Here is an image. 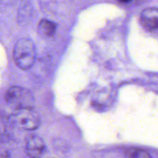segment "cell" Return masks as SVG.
Returning <instances> with one entry per match:
<instances>
[{
  "mask_svg": "<svg viewBox=\"0 0 158 158\" xmlns=\"http://www.w3.org/2000/svg\"><path fill=\"white\" fill-rule=\"evenodd\" d=\"M5 101L12 111L34 109L35 106V98L32 92L19 86H12L7 89Z\"/></svg>",
  "mask_w": 158,
  "mask_h": 158,
  "instance_id": "6da1fadb",
  "label": "cell"
},
{
  "mask_svg": "<svg viewBox=\"0 0 158 158\" xmlns=\"http://www.w3.org/2000/svg\"><path fill=\"white\" fill-rule=\"evenodd\" d=\"M12 56L17 67L23 70L30 69L35 63L36 57V51L33 42L26 38L19 40L14 46Z\"/></svg>",
  "mask_w": 158,
  "mask_h": 158,
  "instance_id": "7a4b0ae2",
  "label": "cell"
},
{
  "mask_svg": "<svg viewBox=\"0 0 158 158\" xmlns=\"http://www.w3.org/2000/svg\"><path fill=\"white\" fill-rule=\"evenodd\" d=\"M7 120L14 127L23 131H35L40 127L41 123L40 115L34 109L12 111Z\"/></svg>",
  "mask_w": 158,
  "mask_h": 158,
  "instance_id": "3957f363",
  "label": "cell"
},
{
  "mask_svg": "<svg viewBox=\"0 0 158 158\" xmlns=\"http://www.w3.org/2000/svg\"><path fill=\"white\" fill-rule=\"evenodd\" d=\"M46 151L43 139L35 134L29 136L26 142V153L29 158H41Z\"/></svg>",
  "mask_w": 158,
  "mask_h": 158,
  "instance_id": "277c9868",
  "label": "cell"
},
{
  "mask_svg": "<svg viewBox=\"0 0 158 158\" xmlns=\"http://www.w3.org/2000/svg\"><path fill=\"white\" fill-rule=\"evenodd\" d=\"M140 23L144 29L149 31L158 30V8L149 7L140 13Z\"/></svg>",
  "mask_w": 158,
  "mask_h": 158,
  "instance_id": "5b68a950",
  "label": "cell"
},
{
  "mask_svg": "<svg viewBox=\"0 0 158 158\" xmlns=\"http://www.w3.org/2000/svg\"><path fill=\"white\" fill-rule=\"evenodd\" d=\"M38 30L39 32L44 36H53L56 30V24L50 20L43 19L39 23Z\"/></svg>",
  "mask_w": 158,
  "mask_h": 158,
  "instance_id": "8992f818",
  "label": "cell"
},
{
  "mask_svg": "<svg viewBox=\"0 0 158 158\" xmlns=\"http://www.w3.org/2000/svg\"><path fill=\"white\" fill-rule=\"evenodd\" d=\"M125 158H152L148 151L140 148H130L125 152Z\"/></svg>",
  "mask_w": 158,
  "mask_h": 158,
  "instance_id": "52a82bcc",
  "label": "cell"
},
{
  "mask_svg": "<svg viewBox=\"0 0 158 158\" xmlns=\"http://www.w3.org/2000/svg\"><path fill=\"white\" fill-rule=\"evenodd\" d=\"M119 2H120L122 3H128L130 2L133 1V0H118Z\"/></svg>",
  "mask_w": 158,
  "mask_h": 158,
  "instance_id": "ba28073f",
  "label": "cell"
}]
</instances>
